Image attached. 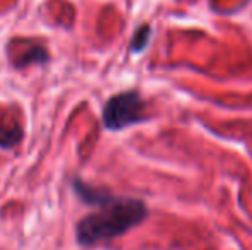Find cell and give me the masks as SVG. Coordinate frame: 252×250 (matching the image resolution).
Returning a JSON list of instances; mask_svg holds the SVG:
<instances>
[{
  "label": "cell",
  "instance_id": "6da1fadb",
  "mask_svg": "<svg viewBox=\"0 0 252 250\" xmlns=\"http://www.w3.org/2000/svg\"><path fill=\"white\" fill-rule=\"evenodd\" d=\"M150 211L144 200L134 197H115L110 204L98 207V211L84 216L76 224L77 244L93 247L101 242L119 238L139 226Z\"/></svg>",
  "mask_w": 252,
  "mask_h": 250
},
{
  "label": "cell",
  "instance_id": "7a4b0ae2",
  "mask_svg": "<svg viewBox=\"0 0 252 250\" xmlns=\"http://www.w3.org/2000/svg\"><path fill=\"white\" fill-rule=\"evenodd\" d=\"M146 120V103L136 89L122 91L108 98L101 111L103 127L112 132H119Z\"/></svg>",
  "mask_w": 252,
  "mask_h": 250
},
{
  "label": "cell",
  "instance_id": "3957f363",
  "mask_svg": "<svg viewBox=\"0 0 252 250\" xmlns=\"http://www.w3.org/2000/svg\"><path fill=\"white\" fill-rule=\"evenodd\" d=\"M70 185H72V190L76 192V195L79 197L84 204H88V206L101 207V206L110 204L113 199H115V195L110 194L108 190L93 187V185L86 184V182H83L77 177H74L72 180H70Z\"/></svg>",
  "mask_w": 252,
  "mask_h": 250
},
{
  "label": "cell",
  "instance_id": "277c9868",
  "mask_svg": "<svg viewBox=\"0 0 252 250\" xmlns=\"http://www.w3.org/2000/svg\"><path fill=\"white\" fill-rule=\"evenodd\" d=\"M50 62V54H48L47 47L38 41H30V48L21 52L16 58H12V65L16 69H26L31 63L36 65H47Z\"/></svg>",
  "mask_w": 252,
  "mask_h": 250
},
{
  "label": "cell",
  "instance_id": "5b68a950",
  "mask_svg": "<svg viewBox=\"0 0 252 250\" xmlns=\"http://www.w3.org/2000/svg\"><path fill=\"white\" fill-rule=\"evenodd\" d=\"M24 132L23 127H21L17 122H12L7 127L0 125V147L2 149H10V147L17 146V144L23 140Z\"/></svg>",
  "mask_w": 252,
  "mask_h": 250
},
{
  "label": "cell",
  "instance_id": "8992f818",
  "mask_svg": "<svg viewBox=\"0 0 252 250\" xmlns=\"http://www.w3.org/2000/svg\"><path fill=\"white\" fill-rule=\"evenodd\" d=\"M151 34H153V29L150 24H143V26L137 28V29L134 31L132 40H130V45H129L130 54H141V52L146 50V47L151 41Z\"/></svg>",
  "mask_w": 252,
  "mask_h": 250
}]
</instances>
